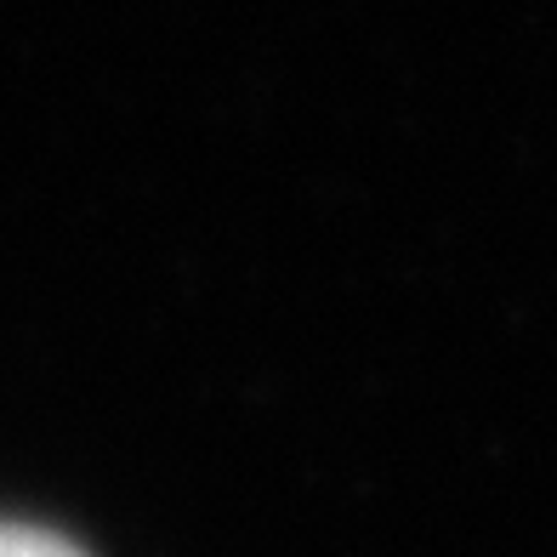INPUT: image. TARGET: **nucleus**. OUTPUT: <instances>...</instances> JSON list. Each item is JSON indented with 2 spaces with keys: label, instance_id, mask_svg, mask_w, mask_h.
Here are the masks:
<instances>
[{
  "label": "nucleus",
  "instance_id": "nucleus-1",
  "mask_svg": "<svg viewBox=\"0 0 557 557\" xmlns=\"http://www.w3.org/2000/svg\"><path fill=\"white\" fill-rule=\"evenodd\" d=\"M0 557H86V552L29 523H0Z\"/></svg>",
  "mask_w": 557,
  "mask_h": 557
}]
</instances>
